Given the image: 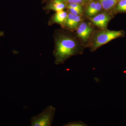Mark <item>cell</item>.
I'll use <instances>...</instances> for the list:
<instances>
[{"instance_id": "obj_5", "label": "cell", "mask_w": 126, "mask_h": 126, "mask_svg": "<svg viewBox=\"0 0 126 126\" xmlns=\"http://www.w3.org/2000/svg\"><path fill=\"white\" fill-rule=\"evenodd\" d=\"M93 29L87 23H81L77 29L78 36L84 42L87 41L92 32Z\"/></svg>"}, {"instance_id": "obj_7", "label": "cell", "mask_w": 126, "mask_h": 126, "mask_svg": "<svg viewBox=\"0 0 126 126\" xmlns=\"http://www.w3.org/2000/svg\"><path fill=\"white\" fill-rule=\"evenodd\" d=\"M102 5L100 2H92L88 6L86 13L90 17L94 16L101 10Z\"/></svg>"}, {"instance_id": "obj_10", "label": "cell", "mask_w": 126, "mask_h": 126, "mask_svg": "<svg viewBox=\"0 0 126 126\" xmlns=\"http://www.w3.org/2000/svg\"><path fill=\"white\" fill-rule=\"evenodd\" d=\"M119 0H99L102 7L104 10H109L116 6Z\"/></svg>"}, {"instance_id": "obj_8", "label": "cell", "mask_w": 126, "mask_h": 126, "mask_svg": "<svg viewBox=\"0 0 126 126\" xmlns=\"http://www.w3.org/2000/svg\"><path fill=\"white\" fill-rule=\"evenodd\" d=\"M67 16L68 14L64 11L56 12L52 18V22L58 24H65Z\"/></svg>"}, {"instance_id": "obj_12", "label": "cell", "mask_w": 126, "mask_h": 126, "mask_svg": "<svg viewBox=\"0 0 126 126\" xmlns=\"http://www.w3.org/2000/svg\"><path fill=\"white\" fill-rule=\"evenodd\" d=\"M64 126H87L88 125L81 121H74L69 122L63 125Z\"/></svg>"}, {"instance_id": "obj_6", "label": "cell", "mask_w": 126, "mask_h": 126, "mask_svg": "<svg viewBox=\"0 0 126 126\" xmlns=\"http://www.w3.org/2000/svg\"><path fill=\"white\" fill-rule=\"evenodd\" d=\"M81 21V17L79 15H76L69 13L68 14L67 18L65 25L70 29H75L78 27Z\"/></svg>"}, {"instance_id": "obj_9", "label": "cell", "mask_w": 126, "mask_h": 126, "mask_svg": "<svg viewBox=\"0 0 126 126\" xmlns=\"http://www.w3.org/2000/svg\"><path fill=\"white\" fill-rule=\"evenodd\" d=\"M65 7V3L62 0H54L50 4L48 8L57 12L63 10Z\"/></svg>"}, {"instance_id": "obj_11", "label": "cell", "mask_w": 126, "mask_h": 126, "mask_svg": "<svg viewBox=\"0 0 126 126\" xmlns=\"http://www.w3.org/2000/svg\"><path fill=\"white\" fill-rule=\"evenodd\" d=\"M118 13H126V0H119L116 6Z\"/></svg>"}, {"instance_id": "obj_4", "label": "cell", "mask_w": 126, "mask_h": 126, "mask_svg": "<svg viewBox=\"0 0 126 126\" xmlns=\"http://www.w3.org/2000/svg\"><path fill=\"white\" fill-rule=\"evenodd\" d=\"M111 17L107 13H101L89 18L94 24L102 29H106Z\"/></svg>"}, {"instance_id": "obj_15", "label": "cell", "mask_w": 126, "mask_h": 126, "mask_svg": "<svg viewBox=\"0 0 126 126\" xmlns=\"http://www.w3.org/2000/svg\"><path fill=\"white\" fill-rule=\"evenodd\" d=\"M68 6H69L72 8H74V9H78V10H80L83 11L82 7V5L80 4H78V3H69Z\"/></svg>"}, {"instance_id": "obj_14", "label": "cell", "mask_w": 126, "mask_h": 126, "mask_svg": "<svg viewBox=\"0 0 126 126\" xmlns=\"http://www.w3.org/2000/svg\"><path fill=\"white\" fill-rule=\"evenodd\" d=\"M64 2H68V3H75L78 4H81L87 1H90L92 0H62Z\"/></svg>"}, {"instance_id": "obj_13", "label": "cell", "mask_w": 126, "mask_h": 126, "mask_svg": "<svg viewBox=\"0 0 126 126\" xmlns=\"http://www.w3.org/2000/svg\"><path fill=\"white\" fill-rule=\"evenodd\" d=\"M68 8L70 13L76 15H80L82 14L83 12V11L74 9L68 6Z\"/></svg>"}, {"instance_id": "obj_1", "label": "cell", "mask_w": 126, "mask_h": 126, "mask_svg": "<svg viewBox=\"0 0 126 126\" xmlns=\"http://www.w3.org/2000/svg\"><path fill=\"white\" fill-rule=\"evenodd\" d=\"M82 52V49L76 41L70 36L62 35L55 42L53 52L55 63L56 64H63L68 59Z\"/></svg>"}, {"instance_id": "obj_3", "label": "cell", "mask_w": 126, "mask_h": 126, "mask_svg": "<svg viewBox=\"0 0 126 126\" xmlns=\"http://www.w3.org/2000/svg\"><path fill=\"white\" fill-rule=\"evenodd\" d=\"M56 109L52 106L47 107L40 114L34 116L31 120V126H50L53 121Z\"/></svg>"}, {"instance_id": "obj_2", "label": "cell", "mask_w": 126, "mask_h": 126, "mask_svg": "<svg viewBox=\"0 0 126 126\" xmlns=\"http://www.w3.org/2000/svg\"><path fill=\"white\" fill-rule=\"evenodd\" d=\"M124 35L123 31L105 30L99 32L94 37L90 49L93 52L113 40L123 37Z\"/></svg>"}]
</instances>
